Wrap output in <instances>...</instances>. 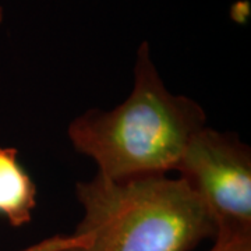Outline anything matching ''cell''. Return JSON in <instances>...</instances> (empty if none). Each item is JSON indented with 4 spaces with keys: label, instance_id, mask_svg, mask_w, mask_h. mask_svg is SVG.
I'll return each instance as SVG.
<instances>
[{
    "label": "cell",
    "instance_id": "6da1fadb",
    "mask_svg": "<svg viewBox=\"0 0 251 251\" xmlns=\"http://www.w3.org/2000/svg\"><path fill=\"white\" fill-rule=\"evenodd\" d=\"M75 196L84 209L75 230L23 251H191L218 232L180 177L115 180L97 173L75 184Z\"/></svg>",
    "mask_w": 251,
    "mask_h": 251
},
{
    "label": "cell",
    "instance_id": "3957f363",
    "mask_svg": "<svg viewBox=\"0 0 251 251\" xmlns=\"http://www.w3.org/2000/svg\"><path fill=\"white\" fill-rule=\"evenodd\" d=\"M176 171L218 230H251V150L237 135L205 126L190 140Z\"/></svg>",
    "mask_w": 251,
    "mask_h": 251
},
{
    "label": "cell",
    "instance_id": "277c9868",
    "mask_svg": "<svg viewBox=\"0 0 251 251\" xmlns=\"http://www.w3.org/2000/svg\"><path fill=\"white\" fill-rule=\"evenodd\" d=\"M17 155L13 147H0V215L11 226L21 227L32 219L38 191Z\"/></svg>",
    "mask_w": 251,
    "mask_h": 251
},
{
    "label": "cell",
    "instance_id": "7a4b0ae2",
    "mask_svg": "<svg viewBox=\"0 0 251 251\" xmlns=\"http://www.w3.org/2000/svg\"><path fill=\"white\" fill-rule=\"evenodd\" d=\"M133 75L131 92L120 105L90 109L67 128L74 150L109 179L166 176L176 171L193 135L206 126L198 102L166 88L148 41L137 49Z\"/></svg>",
    "mask_w": 251,
    "mask_h": 251
},
{
    "label": "cell",
    "instance_id": "5b68a950",
    "mask_svg": "<svg viewBox=\"0 0 251 251\" xmlns=\"http://www.w3.org/2000/svg\"><path fill=\"white\" fill-rule=\"evenodd\" d=\"M208 251H251V230H218Z\"/></svg>",
    "mask_w": 251,
    "mask_h": 251
}]
</instances>
